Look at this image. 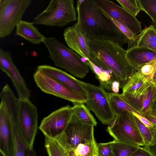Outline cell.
<instances>
[{
	"instance_id": "3",
	"label": "cell",
	"mask_w": 156,
	"mask_h": 156,
	"mask_svg": "<svg viewBox=\"0 0 156 156\" xmlns=\"http://www.w3.org/2000/svg\"><path fill=\"white\" fill-rule=\"evenodd\" d=\"M43 43L49 52V57L56 66L80 78L89 73V67L86 62L55 37H46Z\"/></svg>"
},
{
	"instance_id": "34",
	"label": "cell",
	"mask_w": 156,
	"mask_h": 156,
	"mask_svg": "<svg viewBox=\"0 0 156 156\" xmlns=\"http://www.w3.org/2000/svg\"><path fill=\"white\" fill-rule=\"evenodd\" d=\"M132 114L138 118L147 127L152 128L155 126L144 116L134 112H133Z\"/></svg>"
},
{
	"instance_id": "1",
	"label": "cell",
	"mask_w": 156,
	"mask_h": 156,
	"mask_svg": "<svg viewBox=\"0 0 156 156\" xmlns=\"http://www.w3.org/2000/svg\"><path fill=\"white\" fill-rule=\"evenodd\" d=\"M76 9L77 25L90 40H108L116 42L121 46L127 43L126 36L94 0H78Z\"/></svg>"
},
{
	"instance_id": "27",
	"label": "cell",
	"mask_w": 156,
	"mask_h": 156,
	"mask_svg": "<svg viewBox=\"0 0 156 156\" xmlns=\"http://www.w3.org/2000/svg\"><path fill=\"white\" fill-rule=\"evenodd\" d=\"M141 11L147 14L152 20L156 29V0H136Z\"/></svg>"
},
{
	"instance_id": "6",
	"label": "cell",
	"mask_w": 156,
	"mask_h": 156,
	"mask_svg": "<svg viewBox=\"0 0 156 156\" xmlns=\"http://www.w3.org/2000/svg\"><path fill=\"white\" fill-rule=\"evenodd\" d=\"M18 99L16 129L23 141L32 148L37 130V109L29 99Z\"/></svg>"
},
{
	"instance_id": "21",
	"label": "cell",
	"mask_w": 156,
	"mask_h": 156,
	"mask_svg": "<svg viewBox=\"0 0 156 156\" xmlns=\"http://www.w3.org/2000/svg\"><path fill=\"white\" fill-rule=\"evenodd\" d=\"M108 94L110 105L115 115L124 111L128 112L132 114L134 112L141 115L123 100L120 97L119 94L113 92H109Z\"/></svg>"
},
{
	"instance_id": "11",
	"label": "cell",
	"mask_w": 156,
	"mask_h": 156,
	"mask_svg": "<svg viewBox=\"0 0 156 156\" xmlns=\"http://www.w3.org/2000/svg\"><path fill=\"white\" fill-rule=\"evenodd\" d=\"M72 113V107H62L44 117L39 128L45 137L55 140L65 129Z\"/></svg>"
},
{
	"instance_id": "20",
	"label": "cell",
	"mask_w": 156,
	"mask_h": 156,
	"mask_svg": "<svg viewBox=\"0 0 156 156\" xmlns=\"http://www.w3.org/2000/svg\"><path fill=\"white\" fill-rule=\"evenodd\" d=\"M135 46L146 48L156 53V29L153 25L145 28L137 35Z\"/></svg>"
},
{
	"instance_id": "35",
	"label": "cell",
	"mask_w": 156,
	"mask_h": 156,
	"mask_svg": "<svg viewBox=\"0 0 156 156\" xmlns=\"http://www.w3.org/2000/svg\"><path fill=\"white\" fill-rule=\"evenodd\" d=\"M145 117L156 126V117L153 116L151 114L147 115Z\"/></svg>"
},
{
	"instance_id": "29",
	"label": "cell",
	"mask_w": 156,
	"mask_h": 156,
	"mask_svg": "<svg viewBox=\"0 0 156 156\" xmlns=\"http://www.w3.org/2000/svg\"><path fill=\"white\" fill-rule=\"evenodd\" d=\"M44 145L48 156H66V151L55 140L45 137Z\"/></svg>"
},
{
	"instance_id": "23",
	"label": "cell",
	"mask_w": 156,
	"mask_h": 156,
	"mask_svg": "<svg viewBox=\"0 0 156 156\" xmlns=\"http://www.w3.org/2000/svg\"><path fill=\"white\" fill-rule=\"evenodd\" d=\"M12 127L15 141L13 156H36V153L33 147H30L27 145L20 137L16 128Z\"/></svg>"
},
{
	"instance_id": "18",
	"label": "cell",
	"mask_w": 156,
	"mask_h": 156,
	"mask_svg": "<svg viewBox=\"0 0 156 156\" xmlns=\"http://www.w3.org/2000/svg\"><path fill=\"white\" fill-rule=\"evenodd\" d=\"M126 58L136 69L141 66L156 60V53L144 47H133L127 49Z\"/></svg>"
},
{
	"instance_id": "22",
	"label": "cell",
	"mask_w": 156,
	"mask_h": 156,
	"mask_svg": "<svg viewBox=\"0 0 156 156\" xmlns=\"http://www.w3.org/2000/svg\"><path fill=\"white\" fill-rule=\"evenodd\" d=\"M84 103L74 105L72 107L73 113L83 122L96 126L97 122L87 106Z\"/></svg>"
},
{
	"instance_id": "25",
	"label": "cell",
	"mask_w": 156,
	"mask_h": 156,
	"mask_svg": "<svg viewBox=\"0 0 156 156\" xmlns=\"http://www.w3.org/2000/svg\"><path fill=\"white\" fill-rule=\"evenodd\" d=\"M110 142L114 156H131L140 147L114 140Z\"/></svg>"
},
{
	"instance_id": "24",
	"label": "cell",
	"mask_w": 156,
	"mask_h": 156,
	"mask_svg": "<svg viewBox=\"0 0 156 156\" xmlns=\"http://www.w3.org/2000/svg\"><path fill=\"white\" fill-rule=\"evenodd\" d=\"M147 82L135 73L122 87V93L136 94L141 90Z\"/></svg>"
},
{
	"instance_id": "16",
	"label": "cell",
	"mask_w": 156,
	"mask_h": 156,
	"mask_svg": "<svg viewBox=\"0 0 156 156\" xmlns=\"http://www.w3.org/2000/svg\"><path fill=\"white\" fill-rule=\"evenodd\" d=\"M63 37L71 49L89 61L90 58L89 43L90 41L80 30L76 23L65 29Z\"/></svg>"
},
{
	"instance_id": "14",
	"label": "cell",
	"mask_w": 156,
	"mask_h": 156,
	"mask_svg": "<svg viewBox=\"0 0 156 156\" xmlns=\"http://www.w3.org/2000/svg\"><path fill=\"white\" fill-rule=\"evenodd\" d=\"M155 85L147 82L136 94H120L121 98L141 115L145 117L151 114L155 91Z\"/></svg>"
},
{
	"instance_id": "37",
	"label": "cell",
	"mask_w": 156,
	"mask_h": 156,
	"mask_svg": "<svg viewBox=\"0 0 156 156\" xmlns=\"http://www.w3.org/2000/svg\"><path fill=\"white\" fill-rule=\"evenodd\" d=\"M68 156H78L76 155L73 151H66Z\"/></svg>"
},
{
	"instance_id": "15",
	"label": "cell",
	"mask_w": 156,
	"mask_h": 156,
	"mask_svg": "<svg viewBox=\"0 0 156 156\" xmlns=\"http://www.w3.org/2000/svg\"><path fill=\"white\" fill-rule=\"evenodd\" d=\"M15 141L13 131L6 106L0 105V151L3 156H13Z\"/></svg>"
},
{
	"instance_id": "38",
	"label": "cell",
	"mask_w": 156,
	"mask_h": 156,
	"mask_svg": "<svg viewBox=\"0 0 156 156\" xmlns=\"http://www.w3.org/2000/svg\"><path fill=\"white\" fill-rule=\"evenodd\" d=\"M151 83L154 85L156 84V69L154 72Z\"/></svg>"
},
{
	"instance_id": "33",
	"label": "cell",
	"mask_w": 156,
	"mask_h": 156,
	"mask_svg": "<svg viewBox=\"0 0 156 156\" xmlns=\"http://www.w3.org/2000/svg\"><path fill=\"white\" fill-rule=\"evenodd\" d=\"M131 156H153L144 147H140L133 153Z\"/></svg>"
},
{
	"instance_id": "2",
	"label": "cell",
	"mask_w": 156,
	"mask_h": 156,
	"mask_svg": "<svg viewBox=\"0 0 156 156\" xmlns=\"http://www.w3.org/2000/svg\"><path fill=\"white\" fill-rule=\"evenodd\" d=\"M89 46L90 58L87 61L114 74L122 88L136 72L126 58V51L119 43L106 39L91 40Z\"/></svg>"
},
{
	"instance_id": "13",
	"label": "cell",
	"mask_w": 156,
	"mask_h": 156,
	"mask_svg": "<svg viewBox=\"0 0 156 156\" xmlns=\"http://www.w3.org/2000/svg\"><path fill=\"white\" fill-rule=\"evenodd\" d=\"M0 69L11 80L19 99H29L30 91L25 81L14 64L11 53L0 48Z\"/></svg>"
},
{
	"instance_id": "39",
	"label": "cell",
	"mask_w": 156,
	"mask_h": 156,
	"mask_svg": "<svg viewBox=\"0 0 156 156\" xmlns=\"http://www.w3.org/2000/svg\"><path fill=\"white\" fill-rule=\"evenodd\" d=\"M156 100V84H155V91L154 96V100Z\"/></svg>"
},
{
	"instance_id": "36",
	"label": "cell",
	"mask_w": 156,
	"mask_h": 156,
	"mask_svg": "<svg viewBox=\"0 0 156 156\" xmlns=\"http://www.w3.org/2000/svg\"><path fill=\"white\" fill-rule=\"evenodd\" d=\"M151 114L154 116L156 117V100H154L153 104L151 111Z\"/></svg>"
},
{
	"instance_id": "31",
	"label": "cell",
	"mask_w": 156,
	"mask_h": 156,
	"mask_svg": "<svg viewBox=\"0 0 156 156\" xmlns=\"http://www.w3.org/2000/svg\"><path fill=\"white\" fill-rule=\"evenodd\" d=\"M116 1L123 9L135 16L141 11L136 0H117Z\"/></svg>"
},
{
	"instance_id": "9",
	"label": "cell",
	"mask_w": 156,
	"mask_h": 156,
	"mask_svg": "<svg viewBox=\"0 0 156 156\" xmlns=\"http://www.w3.org/2000/svg\"><path fill=\"white\" fill-rule=\"evenodd\" d=\"M31 0H0V38L10 35L21 20Z\"/></svg>"
},
{
	"instance_id": "30",
	"label": "cell",
	"mask_w": 156,
	"mask_h": 156,
	"mask_svg": "<svg viewBox=\"0 0 156 156\" xmlns=\"http://www.w3.org/2000/svg\"><path fill=\"white\" fill-rule=\"evenodd\" d=\"M134 118L140 134L143 138L145 146L152 145L153 140L154 128H149L143 123L134 115Z\"/></svg>"
},
{
	"instance_id": "8",
	"label": "cell",
	"mask_w": 156,
	"mask_h": 156,
	"mask_svg": "<svg viewBox=\"0 0 156 156\" xmlns=\"http://www.w3.org/2000/svg\"><path fill=\"white\" fill-rule=\"evenodd\" d=\"M86 91L87 100L85 102L90 111L103 124L108 125L115 118L110 105L108 93L102 87L80 81Z\"/></svg>"
},
{
	"instance_id": "10",
	"label": "cell",
	"mask_w": 156,
	"mask_h": 156,
	"mask_svg": "<svg viewBox=\"0 0 156 156\" xmlns=\"http://www.w3.org/2000/svg\"><path fill=\"white\" fill-rule=\"evenodd\" d=\"M33 77L37 86L46 93L69 101L74 105L86 102L76 92L40 71L36 69Z\"/></svg>"
},
{
	"instance_id": "17",
	"label": "cell",
	"mask_w": 156,
	"mask_h": 156,
	"mask_svg": "<svg viewBox=\"0 0 156 156\" xmlns=\"http://www.w3.org/2000/svg\"><path fill=\"white\" fill-rule=\"evenodd\" d=\"M37 69L44 73L81 96L86 101L87 94L82 85L80 81L64 71L47 65L38 66Z\"/></svg>"
},
{
	"instance_id": "7",
	"label": "cell",
	"mask_w": 156,
	"mask_h": 156,
	"mask_svg": "<svg viewBox=\"0 0 156 156\" xmlns=\"http://www.w3.org/2000/svg\"><path fill=\"white\" fill-rule=\"evenodd\" d=\"M94 127L83 122L72 113L65 129L55 140L66 151L72 150L80 144L95 140Z\"/></svg>"
},
{
	"instance_id": "28",
	"label": "cell",
	"mask_w": 156,
	"mask_h": 156,
	"mask_svg": "<svg viewBox=\"0 0 156 156\" xmlns=\"http://www.w3.org/2000/svg\"><path fill=\"white\" fill-rule=\"evenodd\" d=\"M156 69V60L139 67L136 73L147 82H151Z\"/></svg>"
},
{
	"instance_id": "12",
	"label": "cell",
	"mask_w": 156,
	"mask_h": 156,
	"mask_svg": "<svg viewBox=\"0 0 156 156\" xmlns=\"http://www.w3.org/2000/svg\"><path fill=\"white\" fill-rule=\"evenodd\" d=\"M94 1L112 20L125 25L134 34L140 33L142 31L141 23L136 16L114 2L108 0H94Z\"/></svg>"
},
{
	"instance_id": "5",
	"label": "cell",
	"mask_w": 156,
	"mask_h": 156,
	"mask_svg": "<svg viewBox=\"0 0 156 156\" xmlns=\"http://www.w3.org/2000/svg\"><path fill=\"white\" fill-rule=\"evenodd\" d=\"M107 131L114 140L139 147L145 146L134 115L124 111L116 115L114 124Z\"/></svg>"
},
{
	"instance_id": "26",
	"label": "cell",
	"mask_w": 156,
	"mask_h": 156,
	"mask_svg": "<svg viewBox=\"0 0 156 156\" xmlns=\"http://www.w3.org/2000/svg\"><path fill=\"white\" fill-rule=\"evenodd\" d=\"M72 151L78 156H98V144L95 140L81 143Z\"/></svg>"
},
{
	"instance_id": "32",
	"label": "cell",
	"mask_w": 156,
	"mask_h": 156,
	"mask_svg": "<svg viewBox=\"0 0 156 156\" xmlns=\"http://www.w3.org/2000/svg\"><path fill=\"white\" fill-rule=\"evenodd\" d=\"M98 156H114L110 142L98 144Z\"/></svg>"
},
{
	"instance_id": "4",
	"label": "cell",
	"mask_w": 156,
	"mask_h": 156,
	"mask_svg": "<svg viewBox=\"0 0 156 156\" xmlns=\"http://www.w3.org/2000/svg\"><path fill=\"white\" fill-rule=\"evenodd\" d=\"M73 0H51L46 8L34 19L33 23L63 27L76 20Z\"/></svg>"
},
{
	"instance_id": "19",
	"label": "cell",
	"mask_w": 156,
	"mask_h": 156,
	"mask_svg": "<svg viewBox=\"0 0 156 156\" xmlns=\"http://www.w3.org/2000/svg\"><path fill=\"white\" fill-rule=\"evenodd\" d=\"M15 35L20 36L33 44L43 42L46 38L32 22L21 20L16 26Z\"/></svg>"
}]
</instances>
